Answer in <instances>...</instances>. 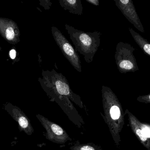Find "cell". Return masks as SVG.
<instances>
[{"label": "cell", "instance_id": "8fae6325", "mask_svg": "<svg viewBox=\"0 0 150 150\" xmlns=\"http://www.w3.org/2000/svg\"><path fill=\"white\" fill-rule=\"evenodd\" d=\"M59 3L65 11L71 13L79 16L83 13V7L81 0H61Z\"/></svg>", "mask_w": 150, "mask_h": 150}, {"label": "cell", "instance_id": "5b68a950", "mask_svg": "<svg viewBox=\"0 0 150 150\" xmlns=\"http://www.w3.org/2000/svg\"><path fill=\"white\" fill-rule=\"evenodd\" d=\"M51 30L53 38L62 54L76 71L81 72L82 69L80 58L72 45L57 28L53 26Z\"/></svg>", "mask_w": 150, "mask_h": 150}, {"label": "cell", "instance_id": "5bb4252c", "mask_svg": "<svg viewBox=\"0 0 150 150\" xmlns=\"http://www.w3.org/2000/svg\"><path fill=\"white\" fill-rule=\"evenodd\" d=\"M137 100L139 102L144 103H150V94L146 95L140 96L137 98Z\"/></svg>", "mask_w": 150, "mask_h": 150}, {"label": "cell", "instance_id": "e0dca14e", "mask_svg": "<svg viewBox=\"0 0 150 150\" xmlns=\"http://www.w3.org/2000/svg\"><path fill=\"white\" fill-rule=\"evenodd\" d=\"M147 150H150V149H147Z\"/></svg>", "mask_w": 150, "mask_h": 150}, {"label": "cell", "instance_id": "4fadbf2b", "mask_svg": "<svg viewBox=\"0 0 150 150\" xmlns=\"http://www.w3.org/2000/svg\"><path fill=\"white\" fill-rule=\"evenodd\" d=\"M69 148L71 150H102L100 146L93 143L80 144L79 141H77Z\"/></svg>", "mask_w": 150, "mask_h": 150}, {"label": "cell", "instance_id": "7a4b0ae2", "mask_svg": "<svg viewBox=\"0 0 150 150\" xmlns=\"http://www.w3.org/2000/svg\"><path fill=\"white\" fill-rule=\"evenodd\" d=\"M101 93L104 111V115H102L108 127L115 144L118 147L121 141L120 133L125 124L122 107L110 88L103 86Z\"/></svg>", "mask_w": 150, "mask_h": 150}, {"label": "cell", "instance_id": "52a82bcc", "mask_svg": "<svg viewBox=\"0 0 150 150\" xmlns=\"http://www.w3.org/2000/svg\"><path fill=\"white\" fill-rule=\"evenodd\" d=\"M125 114L128 115L130 127L135 136L144 147L150 149V125L141 122L128 109H126Z\"/></svg>", "mask_w": 150, "mask_h": 150}, {"label": "cell", "instance_id": "277c9868", "mask_svg": "<svg viewBox=\"0 0 150 150\" xmlns=\"http://www.w3.org/2000/svg\"><path fill=\"white\" fill-rule=\"evenodd\" d=\"M136 49L129 44L119 42L117 45L115 58L118 71L121 74L135 72L139 70L133 54Z\"/></svg>", "mask_w": 150, "mask_h": 150}, {"label": "cell", "instance_id": "3957f363", "mask_svg": "<svg viewBox=\"0 0 150 150\" xmlns=\"http://www.w3.org/2000/svg\"><path fill=\"white\" fill-rule=\"evenodd\" d=\"M65 28L74 45L75 51L83 56L86 63L90 64L100 45L101 33L97 31L85 32L67 23Z\"/></svg>", "mask_w": 150, "mask_h": 150}, {"label": "cell", "instance_id": "2e32d148", "mask_svg": "<svg viewBox=\"0 0 150 150\" xmlns=\"http://www.w3.org/2000/svg\"><path fill=\"white\" fill-rule=\"evenodd\" d=\"M9 55H10V58H11L12 59H15L16 57V51L15 50H11L10 51Z\"/></svg>", "mask_w": 150, "mask_h": 150}, {"label": "cell", "instance_id": "7c38bea8", "mask_svg": "<svg viewBox=\"0 0 150 150\" xmlns=\"http://www.w3.org/2000/svg\"><path fill=\"white\" fill-rule=\"evenodd\" d=\"M129 30L134 41L144 54L150 56V44L149 42L131 28H129Z\"/></svg>", "mask_w": 150, "mask_h": 150}, {"label": "cell", "instance_id": "9c48e42d", "mask_svg": "<svg viewBox=\"0 0 150 150\" xmlns=\"http://www.w3.org/2000/svg\"><path fill=\"white\" fill-rule=\"evenodd\" d=\"M114 2L128 21L138 30L144 33V27L137 13L133 1L132 0H115Z\"/></svg>", "mask_w": 150, "mask_h": 150}, {"label": "cell", "instance_id": "9a60e30c", "mask_svg": "<svg viewBox=\"0 0 150 150\" xmlns=\"http://www.w3.org/2000/svg\"><path fill=\"white\" fill-rule=\"evenodd\" d=\"M86 2L94 6H99L100 5V1L99 0H86Z\"/></svg>", "mask_w": 150, "mask_h": 150}, {"label": "cell", "instance_id": "ba28073f", "mask_svg": "<svg viewBox=\"0 0 150 150\" xmlns=\"http://www.w3.org/2000/svg\"><path fill=\"white\" fill-rule=\"evenodd\" d=\"M3 108L13 119L18 123V127L21 132H23L28 136H31L33 134L34 129L30 120L19 107L10 103H7L4 105Z\"/></svg>", "mask_w": 150, "mask_h": 150}, {"label": "cell", "instance_id": "8992f818", "mask_svg": "<svg viewBox=\"0 0 150 150\" xmlns=\"http://www.w3.org/2000/svg\"><path fill=\"white\" fill-rule=\"evenodd\" d=\"M36 117L45 129V136L48 140L53 143L61 144L72 140L67 132L58 125L50 121L40 114L36 115Z\"/></svg>", "mask_w": 150, "mask_h": 150}, {"label": "cell", "instance_id": "6da1fadb", "mask_svg": "<svg viewBox=\"0 0 150 150\" xmlns=\"http://www.w3.org/2000/svg\"><path fill=\"white\" fill-rule=\"evenodd\" d=\"M42 78L39 81L50 100L57 103L69 120L79 128L85 122L71 101L81 108L85 106L80 96L74 93L67 78L54 69L42 71Z\"/></svg>", "mask_w": 150, "mask_h": 150}, {"label": "cell", "instance_id": "30bf717a", "mask_svg": "<svg viewBox=\"0 0 150 150\" xmlns=\"http://www.w3.org/2000/svg\"><path fill=\"white\" fill-rule=\"evenodd\" d=\"M0 34L10 43L19 42V29L15 23L11 20L0 18Z\"/></svg>", "mask_w": 150, "mask_h": 150}]
</instances>
